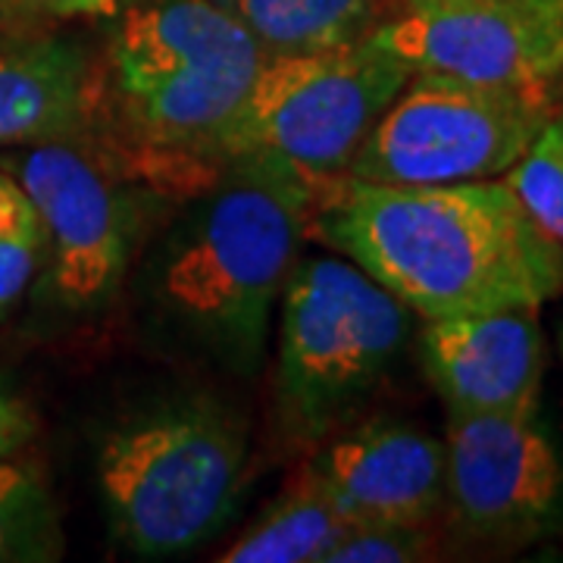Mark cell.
<instances>
[{
	"mask_svg": "<svg viewBox=\"0 0 563 563\" xmlns=\"http://www.w3.org/2000/svg\"><path fill=\"white\" fill-rule=\"evenodd\" d=\"M317 181L279 157L242 154L181 195L129 276L147 342L220 376H261Z\"/></svg>",
	"mask_w": 563,
	"mask_h": 563,
	"instance_id": "cell-1",
	"label": "cell"
},
{
	"mask_svg": "<svg viewBox=\"0 0 563 563\" xmlns=\"http://www.w3.org/2000/svg\"><path fill=\"white\" fill-rule=\"evenodd\" d=\"M310 235L357 263L420 320L536 307L563 295V244L504 179L317 181Z\"/></svg>",
	"mask_w": 563,
	"mask_h": 563,
	"instance_id": "cell-2",
	"label": "cell"
},
{
	"mask_svg": "<svg viewBox=\"0 0 563 563\" xmlns=\"http://www.w3.org/2000/svg\"><path fill=\"white\" fill-rule=\"evenodd\" d=\"M113 16L95 57V129L122 173L179 201L220 166L222 132L269 54L217 0H135Z\"/></svg>",
	"mask_w": 563,
	"mask_h": 563,
	"instance_id": "cell-3",
	"label": "cell"
},
{
	"mask_svg": "<svg viewBox=\"0 0 563 563\" xmlns=\"http://www.w3.org/2000/svg\"><path fill=\"white\" fill-rule=\"evenodd\" d=\"M251 432L203 385L120 410L95 442V485L113 539L139 561H173L213 542L239 514Z\"/></svg>",
	"mask_w": 563,
	"mask_h": 563,
	"instance_id": "cell-4",
	"label": "cell"
},
{
	"mask_svg": "<svg viewBox=\"0 0 563 563\" xmlns=\"http://www.w3.org/2000/svg\"><path fill=\"white\" fill-rule=\"evenodd\" d=\"M276 313L269 417L282 442L313 451L395 373L417 313L342 254H301Z\"/></svg>",
	"mask_w": 563,
	"mask_h": 563,
	"instance_id": "cell-5",
	"label": "cell"
},
{
	"mask_svg": "<svg viewBox=\"0 0 563 563\" xmlns=\"http://www.w3.org/2000/svg\"><path fill=\"white\" fill-rule=\"evenodd\" d=\"M3 166L20 179L44 225V261L32 282L35 307L60 325L107 313L125 291L141 244L169 198L81 141L13 147Z\"/></svg>",
	"mask_w": 563,
	"mask_h": 563,
	"instance_id": "cell-6",
	"label": "cell"
},
{
	"mask_svg": "<svg viewBox=\"0 0 563 563\" xmlns=\"http://www.w3.org/2000/svg\"><path fill=\"white\" fill-rule=\"evenodd\" d=\"M410 76L369 35L310 54H269L222 132L217 163L269 154L317 179L342 176Z\"/></svg>",
	"mask_w": 563,
	"mask_h": 563,
	"instance_id": "cell-7",
	"label": "cell"
},
{
	"mask_svg": "<svg viewBox=\"0 0 563 563\" xmlns=\"http://www.w3.org/2000/svg\"><path fill=\"white\" fill-rule=\"evenodd\" d=\"M558 113L561 98L413 73L342 176L376 185L501 179Z\"/></svg>",
	"mask_w": 563,
	"mask_h": 563,
	"instance_id": "cell-8",
	"label": "cell"
},
{
	"mask_svg": "<svg viewBox=\"0 0 563 563\" xmlns=\"http://www.w3.org/2000/svg\"><path fill=\"white\" fill-rule=\"evenodd\" d=\"M366 35L410 73L563 98V0H413Z\"/></svg>",
	"mask_w": 563,
	"mask_h": 563,
	"instance_id": "cell-9",
	"label": "cell"
},
{
	"mask_svg": "<svg viewBox=\"0 0 563 563\" xmlns=\"http://www.w3.org/2000/svg\"><path fill=\"white\" fill-rule=\"evenodd\" d=\"M444 514L470 542L517 548L563 514V461L539 410L448 413Z\"/></svg>",
	"mask_w": 563,
	"mask_h": 563,
	"instance_id": "cell-10",
	"label": "cell"
},
{
	"mask_svg": "<svg viewBox=\"0 0 563 563\" xmlns=\"http://www.w3.org/2000/svg\"><path fill=\"white\" fill-rule=\"evenodd\" d=\"M301 473L347 523L429 526L444 514V442L410 422L347 426L313 448Z\"/></svg>",
	"mask_w": 563,
	"mask_h": 563,
	"instance_id": "cell-11",
	"label": "cell"
},
{
	"mask_svg": "<svg viewBox=\"0 0 563 563\" xmlns=\"http://www.w3.org/2000/svg\"><path fill=\"white\" fill-rule=\"evenodd\" d=\"M417 354L448 413L539 410L548 342L536 307L422 320Z\"/></svg>",
	"mask_w": 563,
	"mask_h": 563,
	"instance_id": "cell-12",
	"label": "cell"
},
{
	"mask_svg": "<svg viewBox=\"0 0 563 563\" xmlns=\"http://www.w3.org/2000/svg\"><path fill=\"white\" fill-rule=\"evenodd\" d=\"M98 63L66 35H0V151L95 132Z\"/></svg>",
	"mask_w": 563,
	"mask_h": 563,
	"instance_id": "cell-13",
	"label": "cell"
},
{
	"mask_svg": "<svg viewBox=\"0 0 563 563\" xmlns=\"http://www.w3.org/2000/svg\"><path fill=\"white\" fill-rule=\"evenodd\" d=\"M347 520L298 470L276 501L247 526L220 563H325Z\"/></svg>",
	"mask_w": 563,
	"mask_h": 563,
	"instance_id": "cell-14",
	"label": "cell"
},
{
	"mask_svg": "<svg viewBox=\"0 0 563 563\" xmlns=\"http://www.w3.org/2000/svg\"><path fill=\"white\" fill-rule=\"evenodd\" d=\"M266 54H310L363 38L376 0H217Z\"/></svg>",
	"mask_w": 563,
	"mask_h": 563,
	"instance_id": "cell-15",
	"label": "cell"
},
{
	"mask_svg": "<svg viewBox=\"0 0 563 563\" xmlns=\"http://www.w3.org/2000/svg\"><path fill=\"white\" fill-rule=\"evenodd\" d=\"M66 554L60 504L35 457L0 461V563H57Z\"/></svg>",
	"mask_w": 563,
	"mask_h": 563,
	"instance_id": "cell-16",
	"label": "cell"
},
{
	"mask_svg": "<svg viewBox=\"0 0 563 563\" xmlns=\"http://www.w3.org/2000/svg\"><path fill=\"white\" fill-rule=\"evenodd\" d=\"M44 261V225L20 179L0 163V320L32 291Z\"/></svg>",
	"mask_w": 563,
	"mask_h": 563,
	"instance_id": "cell-17",
	"label": "cell"
},
{
	"mask_svg": "<svg viewBox=\"0 0 563 563\" xmlns=\"http://www.w3.org/2000/svg\"><path fill=\"white\" fill-rule=\"evenodd\" d=\"M501 179L514 188L529 217L563 244V113L544 125Z\"/></svg>",
	"mask_w": 563,
	"mask_h": 563,
	"instance_id": "cell-18",
	"label": "cell"
},
{
	"mask_svg": "<svg viewBox=\"0 0 563 563\" xmlns=\"http://www.w3.org/2000/svg\"><path fill=\"white\" fill-rule=\"evenodd\" d=\"M435 554L429 526L351 523L325 563H417Z\"/></svg>",
	"mask_w": 563,
	"mask_h": 563,
	"instance_id": "cell-19",
	"label": "cell"
},
{
	"mask_svg": "<svg viewBox=\"0 0 563 563\" xmlns=\"http://www.w3.org/2000/svg\"><path fill=\"white\" fill-rule=\"evenodd\" d=\"M38 435V413L16 379L0 366V461L22 454Z\"/></svg>",
	"mask_w": 563,
	"mask_h": 563,
	"instance_id": "cell-20",
	"label": "cell"
},
{
	"mask_svg": "<svg viewBox=\"0 0 563 563\" xmlns=\"http://www.w3.org/2000/svg\"><path fill=\"white\" fill-rule=\"evenodd\" d=\"M135 0H38L44 16H113Z\"/></svg>",
	"mask_w": 563,
	"mask_h": 563,
	"instance_id": "cell-21",
	"label": "cell"
},
{
	"mask_svg": "<svg viewBox=\"0 0 563 563\" xmlns=\"http://www.w3.org/2000/svg\"><path fill=\"white\" fill-rule=\"evenodd\" d=\"M38 0H0V35L10 32H32V22H38Z\"/></svg>",
	"mask_w": 563,
	"mask_h": 563,
	"instance_id": "cell-22",
	"label": "cell"
},
{
	"mask_svg": "<svg viewBox=\"0 0 563 563\" xmlns=\"http://www.w3.org/2000/svg\"><path fill=\"white\" fill-rule=\"evenodd\" d=\"M404 3H413V0H398V7H404Z\"/></svg>",
	"mask_w": 563,
	"mask_h": 563,
	"instance_id": "cell-23",
	"label": "cell"
},
{
	"mask_svg": "<svg viewBox=\"0 0 563 563\" xmlns=\"http://www.w3.org/2000/svg\"><path fill=\"white\" fill-rule=\"evenodd\" d=\"M561 354H563V332H561Z\"/></svg>",
	"mask_w": 563,
	"mask_h": 563,
	"instance_id": "cell-24",
	"label": "cell"
}]
</instances>
